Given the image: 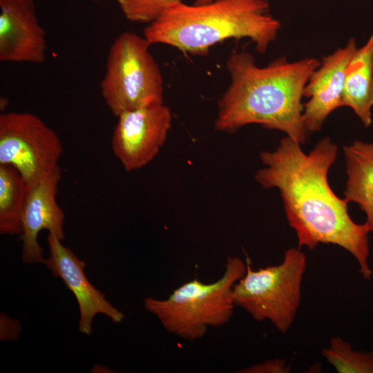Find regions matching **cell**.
<instances>
[{
  "mask_svg": "<svg viewBox=\"0 0 373 373\" xmlns=\"http://www.w3.org/2000/svg\"><path fill=\"white\" fill-rule=\"evenodd\" d=\"M337 155L338 146L328 137L305 153L300 144L287 136L274 151L260 153L265 167L254 178L263 187L279 190L299 249L313 250L319 244L338 245L355 258L362 276L370 279L369 229L365 223L352 220L347 201L339 198L328 182V172Z\"/></svg>",
  "mask_w": 373,
  "mask_h": 373,
  "instance_id": "6da1fadb",
  "label": "cell"
},
{
  "mask_svg": "<svg viewBox=\"0 0 373 373\" xmlns=\"http://www.w3.org/2000/svg\"><path fill=\"white\" fill-rule=\"evenodd\" d=\"M320 64L316 58L289 61L282 57L260 67L249 52H233L226 62L231 82L218 102L215 130L230 133L257 124L305 143L307 130L303 121L302 98Z\"/></svg>",
  "mask_w": 373,
  "mask_h": 373,
  "instance_id": "7a4b0ae2",
  "label": "cell"
},
{
  "mask_svg": "<svg viewBox=\"0 0 373 373\" xmlns=\"http://www.w3.org/2000/svg\"><path fill=\"white\" fill-rule=\"evenodd\" d=\"M280 29L268 0H214L173 6L147 24L144 37L151 44L169 45L194 55H205L228 39L249 38L256 51L263 54Z\"/></svg>",
  "mask_w": 373,
  "mask_h": 373,
  "instance_id": "3957f363",
  "label": "cell"
},
{
  "mask_svg": "<svg viewBox=\"0 0 373 373\" xmlns=\"http://www.w3.org/2000/svg\"><path fill=\"white\" fill-rule=\"evenodd\" d=\"M245 272L246 263L229 256L224 272L216 281L204 284L194 278L165 299L146 298L144 308L168 332L189 341L201 338L209 327H218L230 321L236 307L233 288Z\"/></svg>",
  "mask_w": 373,
  "mask_h": 373,
  "instance_id": "277c9868",
  "label": "cell"
},
{
  "mask_svg": "<svg viewBox=\"0 0 373 373\" xmlns=\"http://www.w3.org/2000/svg\"><path fill=\"white\" fill-rule=\"evenodd\" d=\"M246 272L234 285L232 298L257 321H269L281 333L291 327L301 299V285L307 267L298 247L288 249L283 261L254 270L246 257Z\"/></svg>",
  "mask_w": 373,
  "mask_h": 373,
  "instance_id": "5b68a950",
  "label": "cell"
},
{
  "mask_svg": "<svg viewBox=\"0 0 373 373\" xmlns=\"http://www.w3.org/2000/svg\"><path fill=\"white\" fill-rule=\"evenodd\" d=\"M143 36L124 32L113 42L100 84L102 96L113 115L164 103L160 68Z\"/></svg>",
  "mask_w": 373,
  "mask_h": 373,
  "instance_id": "8992f818",
  "label": "cell"
},
{
  "mask_svg": "<svg viewBox=\"0 0 373 373\" xmlns=\"http://www.w3.org/2000/svg\"><path fill=\"white\" fill-rule=\"evenodd\" d=\"M61 153L59 135L37 115H0V164L17 169L29 189L59 166Z\"/></svg>",
  "mask_w": 373,
  "mask_h": 373,
  "instance_id": "52a82bcc",
  "label": "cell"
},
{
  "mask_svg": "<svg viewBox=\"0 0 373 373\" xmlns=\"http://www.w3.org/2000/svg\"><path fill=\"white\" fill-rule=\"evenodd\" d=\"M111 146L125 171L151 162L164 144L172 123L171 109L163 104L127 111L117 117Z\"/></svg>",
  "mask_w": 373,
  "mask_h": 373,
  "instance_id": "ba28073f",
  "label": "cell"
},
{
  "mask_svg": "<svg viewBox=\"0 0 373 373\" xmlns=\"http://www.w3.org/2000/svg\"><path fill=\"white\" fill-rule=\"evenodd\" d=\"M47 241L49 256L44 264L52 276L61 279L75 296L79 310V332L91 335L93 318L97 314H103L115 323H121L124 313L115 307L88 280L84 273V262L65 247L55 235L48 233Z\"/></svg>",
  "mask_w": 373,
  "mask_h": 373,
  "instance_id": "9c48e42d",
  "label": "cell"
},
{
  "mask_svg": "<svg viewBox=\"0 0 373 373\" xmlns=\"http://www.w3.org/2000/svg\"><path fill=\"white\" fill-rule=\"evenodd\" d=\"M61 171L57 166L29 189L21 218L22 260L26 264L44 263V250L37 238L47 230L61 240L65 238V214L56 200Z\"/></svg>",
  "mask_w": 373,
  "mask_h": 373,
  "instance_id": "30bf717a",
  "label": "cell"
},
{
  "mask_svg": "<svg viewBox=\"0 0 373 373\" xmlns=\"http://www.w3.org/2000/svg\"><path fill=\"white\" fill-rule=\"evenodd\" d=\"M46 51V32L35 1L0 0V61L41 64Z\"/></svg>",
  "mask_w": 373,
  "mask_h": 373,
  "instance_id": "8fae6325",
  "label": "cell"
},
{
  "mask_svg": "<svg viewBox=\"0 0 373 373\" xmlns=\"http://www.w3.org/2000/svg\"><path fill=\"white\" fill-rule=\"evenodd\" d=\"M356 48L355 40L350 39L343 48L324 57L310 76L303 91L309 99L303 112L307 131H321L328 115L343 106L345 73Z\"/></svg>",
  "mask_w": 373,
  "mask_h": 373,
  "instance_id": "7c38bea8",
  "label": "cell"
},
{
  "mask_svg": "<svg viewBox=\"0 0 373 373\" xmlns=\"http://www.w3.org/2000/svg\"><path fill=\"white\" fill-rule=\"evenodd\" d=\"M345 199L357 204L366 215L365 224L373 232V143L354 141L344 146Z\"/></svg>",
  "mask_w": 373,
  "mask_h": 373,
  "instance_id": "4fadbf2b",
  "label": "cell"
},
{
  "mask_svg": "<svg viewBox=\"0 0 373 373\" xmlns=\"http://www.w3.org/2000/svg\"><path fill=\"white\" fill-rule=\"evenodd\" d=\"M343 106L351 108L365 127L372 124L373 35L356 48L345 73Z\"/></svg>",
  "mask_w": 373,
  "mask_h": 373,
  "instance_id": "5bb4252c",
  "label": "cell"
},
{
  "mask_svg": "<svg viewBox=\"0 0 373 373\" xmlns=\"http://www.w3.org/2000/svg\"><path fill=\"white\" fill-rule=\"evenodd\" d=\"M29 188L13 166L0 164V233L21 235V218Z\"/></svg>",
  "mask_w": 373,
  "mask_h": 373,
  "instance_id": "9a60e30c",
  "label": "cell"
},
{
  "mask_svg": "<svg viewBox=\"0 0 373 373\" xmlns=\"http://www.w3.org/2000/svg\"><path fill=\"white\" fill-rule=\"evenodd\" d=\"M321 354L338 373H373V351L354 350L339 336L332 337Z\"/></svg>",
  "mask_w": 373,
  "mask_h": 373,
  "instance_id": "2e32d148",
  "label": "cell"
},
{
  "mask_svg": "<svg viewBox=\"0 0 373 373\" xmlns=\"http://www.w3.org/2000/svg\"><path fill=\"white\" fill-rule=\"evenodd\" d=\"M124 17L131 21L149 24L182 0H117Z\"/></svg>",
  "mask_w": 373,
  "mask_h": 373,
  "instance_id": "e0dca14e",
  "label": "cell"
},
{
  "mask_svg": "<svg viewBox=\"0 0 373 373\" xmlns=\"http://www.w3.org/2000/svg\"><path fill=\"white\" fill-rule=\"evenodd\" d=\"M291 366L285 359H269L262 363L254 364L240 370V373H288Z\"/></svg>",
  "mask_w": 373,
  "mask_h": 373,
  "instance_id": "ac0fdd59",
  "label": "cell"
},
{
  "mask_svg": "<svg viewBox=\"0 0 373 373\" xmlns=\"http://www.w3.org/2000/svg\"><path fill=\"white\" fill-rule=\"evenodd\" d=\"M214 0H195L194 3L195 4H205L210 3Z\"/></svg>",
  "mask_w": 373,
  "mask_h": 373,
  "instance_id": "d6986e66",
  "label": "cell"
},
{
  "mask_svg": "<svg viewBox=\"0 0 373 373\" xmlns=\"http://www.w3.org/2000/svg\"><path fill=\"white\" fill-rule=\"evenodd\" d=\"M90 1H97V0H90Z\"/></svg>",
  "mask_w": 373,
  "mask_h": 373,
  "instance_id": "ffe728a7",
  "label": "cell"
}]
</instances>
